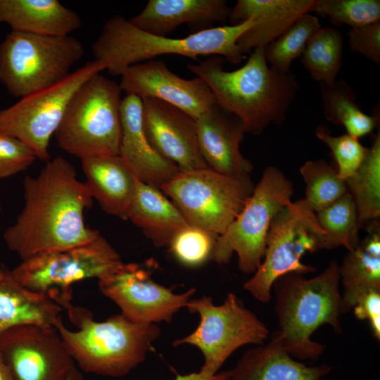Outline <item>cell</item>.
Listing matches in <instances>:
<instances>
[{"label":"cell","mask_w":380,"mask_h":380,"mask_svg":"<svg viewBox=\"0 0 380 380\" xmlns=\"http://www.w3.org/2000/svg\"><path fill=\"white\" fill-rule=\"evenodd\" d=\"M141 100L143 127L152 147L182 170L208 167L198 146L196 120L160 100Z\"/></svg>","instance_id":"e0dca14e"},{"label":"cell","mask_w":380,"mask_h":380,"mask_svg":"<svg viewBox=\"0 0 380 380\" xmlns=\"http://www.w3.org/2000/svg\"><path fill=\"white\" fill-rule=\"evenodd\" d=\"M123 263L119 253L99 233L87 243L21 260L11 272L22 285L49 296L63 308L71 303L74 283L90 278L101 279Z\"/></svg>","instance_id":"9c48e42d"},{"label":"cell","mask_w":380,"mask_h":380,"mask_svg":"<svg viewBox=\"0 0 380 380\" xmlns=\"http://www.w3.org/2000/svg\"><path fill=\"white\" fill-rule=\"evenodd\" d=\"M122 89L96 73L74 93L54 133L60 148L81 160L119 155Z\"/></svg>","instance_id":"8992f818"},{"label":"cell","mask_w":380,"mask_h":380,"mask_svg":"<svg viewBox=\"0 0 380 380\" xmlns=\"http://www.w3.org/2000/svg\"><path fill=\"white\" fill-rule=\"evenodd\" d=\"M1 23L13 31L63 36L80 28L82 21L57 0H0Z\"/></svg>","instance_id":"cb8c5ba5"},{"label":"cell","mask_w":380,"mask_h":380,"mask_svg":"<svg viewBox=\"0 0 380 380\" xmlns=\"http://www.w3.org/2000/svg\"><path fill=\"white\" fill-rule=\"evenodd\" d=\"M293 194L291 181L277 167H267L239 215L217 236L210 260L227 264L236 253L239 270L254 273L262 262L272 221Z\"/></svg>","instance_id":"8fae6325"},{"label":"cell","mask_w":380,"mask_h":380,"mask_svg":"<svg viewBox=\"0 0 380 380\" xmlns=\"http://www.w3.org/2000/svg\"><path fill=\"white\" fill-rule=\"evenodd\" d=\"M315 215L324 231L321 249L343 246L350 251L358 245L360 225L356 205L349 191Z\"/></svg>","instance_id":"f546056e"},{"label":"cell","mask_w":380,"mask_h":380,"mask_svg":"<svg viewBox=\"0 0 380 380\" xmlns=\"http://www.w3.org/2000/svg\"><path fill=\"white\" fill-rule=\"evenodd\" d=\"M128 220L158 247L168 246L175 234L189 225L177 206L159 189L138 179Z\"/></svg>","instance_id":"484cf974"},{"label":"cell","mask_w":380,"mask_h":380,"mask_svg":"<svg viewBox=\"0 0 380 380\" xmlns=\"http://www.w3.org/2000/svg\"><path fill=\"white\" fill-rule=\"evenodd\" d=\"M101 292L112 300L121 314L139 324L170 322L196 292V289L176 293L160 285L137 263H123L111 274L98 280Z\"/></svg>","instance_id":"9a60e30c"},{"label":"cell","mask_w":380,"mask_h":380,"mask_svg":"<svg viewBox=\"0 0 380 380\" xmlns=\"http://www.w3.org/2000/svg\"><path fill=\"white\" fill-rule=\"evenodd\" d=\"M84 53L72 36L13 31L0 43V82L15 97H24L68 77Z\"/></svg>","instance_id":"52a82bcc"},{"label":"cell","mask_w":380,"mask_h":380,"mask_svg":"<svg viewBox=\"0 0 380 380\" xmlns=\"http://www.w3.org/2000/svg\"><path fill=\"white\" fill-rule=\"evenodd\" d=\"M300 172L306 184L304 200L315 213L348 192L346 182L324 160L305 162Z\"/></svg>","instance_id":"d6a6232c"},{"label":"cell","mask_w":380,"mask_h":380,"mask_svg":"<svg viewBox=\"0 0 380 380\" xmlns=\"http://www.w3.org/2000/svg\"><path fill=\"white\" fill-rule=\"evenodd\" d=\"M230 376L231 370L218 372L211 376L205 375L198 372L184 375L177 374L174 380H229Z\"/></svg>","instance_id":"ab89813d"},{"label":"cell","mask_w":380,"mask_h":380,"mask_svg":"<svg viewBox=\"0 0 380 380\" xmlns=\"http://www.w3.org/2000/svg\"><path fill=\"white\" fill-rule=\"evenodd\" d=\"M331 371L322 364L295 360L274 338L248 350L231 370L229 380H321Z\"/></svg>","instance_id":"603a6c76"},{"label":"cell","mask_w":380,"mask_h":380,"mask_svg":"<svg viewBox=\"0 0 380 380\" xmlns=\"http://www.w3.org/2000/svg\"><path fill=\"white\" fill-rule=\"evenodd\" d=\"M35 158L25 144L16 138L0 134V179L25 170Z\"/></svg>","instance_id":"8d00e7d4"},{"label":"cell","mask_w":380,"mask_h":380,"mask_svg":"<svg viewBox=\"0 0 380 380\" xmlns=\"http://www.w3.org/2000/svg\"><path fill=\"white\" fill-rule=\"evenodd\" d=\"M120 118L119 156L139 180L160 189L180 169L162 157L148 141L143 127L141 99L135 95L123 98Z\"/></svg>","instance_id":"d6986e66"},{"label":"cell","mask_w":380,"mask_h":380,"mask_svg":"<svg viewBox=\"0 0 380 380\" xmlns=\"http://www.w3.org/2000/svg\"><path fill=\"white\" fill-rule=\"evenodd\" d=\"M348 37L352 51L375 63H380V22L350 27Z\"/></svg>","instance_id":"74e56055"},{"label":"cell","mask_w":380,"mask_h":380,"mask_svg":"<svg viewBox=\"0 0 380 380\" xmlns=\"http://www.w3.org/2000/svg\"><path fill=\"white\" fill-rule=\"evenodd\" d=\"M356 205L360 225L380 216V133L374 134L372 144L357 170L346 181Z\"/></svg>","instance_id":"f1b7e54d"},{"label":"cell","mask_w":380,"mask_h":380,"mask_svg":"<svg viewBox=\"0 0 380 380\" xmlns=\"http://www.w3.org/2000/svg\"><path fill=\"white\" fill-rule=\"evenodd\" d=\"M316 0H238L228 20L237 25L250 18L254 25L239 39L237 46L244 55L265 47L284 33L300 16L312 13Z\"/></svg>","instance_id":"ffe728a7"},{"label":"cell","mask_w":380,"mask_h":380,"mask_svg":"<svg viewBox=\"0 0 380 380\" xmlns=\"http://www.w3.org/2000/svg\"><path fill=\"white\" fill-rule=\"evenodd\" d=\"M312 12L327 16L336 26L355 27L380 22V1L316 0Z\"/></svg>","instance_id":"836d02e7"},{"label":"cell","mask_w":380,"mask_h":380,"mask_svg":"<svg viewBox=\"0 0 380 380\" xmlns=\"http://www.w3.org/2000/svg\"><path fill=\"white\" fill-rule=\"evenodd\" d=\"M315 135L331 150L337 163V173L341 179L346 181L357 170L365 158L368 147L348 134L331 135L324 125L316 127Z\"/></svg>","instance_id":"d590c367"},{"label":"cell","mask_w":380,"mask_h":380,"mask_svg":"<svg viewBox=\"0 0 380 380\" xmlns=\"http://www.w3.org/2000/svg\"><path fill=\"white\" fill-rule=\"evenodd\" d=\"M1 211V198H0V213Z\"/></svg>","instance_id":"7bdbcfd3"},{"label":"cell","mask_w":380,"mask_h":380,"mask_svg":"<svg viewBox=\"0 0 380 380\" xmlns=\"http://www.w3.org/2000/svg\"><path fill=\"white\" fill-rule=\"evenodd\" d=\"M342 56L341 32L332 27H321L308 42L301 62L315 81L330 84L337 80Z\"/></svg>","instance_id":"4dcf8cb0"},{"label":"cell","mask_w":380,"mask_h":380,"mask_svg":"<svg viewBox=\"0 0 380 380\" xmlns=\"http://www.w3.org/2000/svg\"><path fill=\"white\" fill-rule=\"evenodd\" d=\"M318 18L305 13L284 33L265 47L269 65L284 72H290L292 61L301 56L308 42L321 28Z\"/></svg>","instance_id":"1f68e13d"},{"label":"cell","mask_w":380,"mask_h":380,"mask_svg":"<svg viewBox=\"0 0 380 380\" xmlns=\"http://www.w3.org/2000/svg\"><path fill=\"white\" fill-rule=\"evenodd\" d=\"M185 308L199 315V324L192 333L176 339L172 345L189 344L198 348L204 357L199 372L205 375L217 373L240 347L262 345L270 335L266 325L232 292L220 305H215L212 297L204 295L191 298Z\"/></svg>","instance_id":"7c38bea8"},{"label":"cell","mask_w":380,"mask_h":380,"mask_svg":"<svg viewBox=\"0 0 380 380\" xmlns=\"http://www.w3.org/2000/svg\"><path fill=\"white\" fill-rule=\"evenodd\" d=\"M65 380H84V379L82 372L75 367L70 371Z\"/></svg>","instance_id":"b9f144b4"},{"label":"cell","mask_w":380,"mask_h":380,"mask_svg":"<svg viewBox=\"0 0 380 380\" xmlns=\"http://www.w3.org/2000/svg\"><path fill=\"white\" fill-rule=\"evenodd\" d=\"M249 175L229 176L209 167L182 170L160 187L189 225L221 235L255 188Z\"/></svg>","instance_id":"30bf717a"},{"label":"cell","mask_w":380,"mask_h":380,"mask_svg":"<svg viewBox=\"0 0 380 380\" xmlns=\"http://www.w3.org/2000/svg\"><path fill=\"white\" fill-rule=\"evenodd\" d=\"M77 330L59 317L53 327L79 369L98 375L122 377L142 363L160 329L156 324L136 323L122 314L98 322L92 312L70 303L64 307Z\"/></svg>","instance_id":"5b68a950"},{"label":"cell","mask_w":380,"mask_h":380,"mask_svg":"<svg viewBox=\"0 0 380 380\" xmlns=\"http://www.w3.org/2000/svg\"><path fill=\"white\" fill-rule=\"evenodd\" d=\"M319 84L324 115L327 120L343 125L348 134L357 139L372 132L379 122V115L363 112L350 85L341 80L330 84Z\"/></svg>","instance_id":"83f0119b"},{"label":"cell","mask_w":380,"mask_h":380,"mask_svg":"<svg viewBox=\"0 0 380 380\" xmlns=\"http://www.w3.org/2000/svg\"><path fill=\"white\" fill-rule=\"evenodd\" d=\"M255 23L250 18L237 25L210 27L182 38H170L144 32L118 15L106 21L92 45V53L110 75L120 76L133 65L168 54L194 60L200 56L218 55L239 64L244 55L237 42Z\"/></svg>","instance_id":"3957f363"},{"label":"cell","mask_w":380,"mask_h":380,"mask_svg":"<svg viewBox=\"0 0 380 380\" xmlns=\"http://www.w3.org/2000/svg\"><path fill=\"white\" fill-rule=\"evenodd\" d=\"M355 317L367 320L372 335L380 340V289H372L360 295L353 308Z\"/></svg>","instance_id":"f35d334b"},{"label":"cell","mask_w":380,"mask_h":380,"mask_svg":"<svg viewBox=\"0 0 380 380\" xmlns=\"http://www.w3.org/2000/svg\"><path fill=\"white\" fill-rule=\"evenodd\" d=\"M341 291L346 313L353 308L357 298L372 290L380 289V225L372 220L367 234L348 252L339 266Z\"/></svg>","instance_id":"4316f807"},{"label":"cell","mask_w":380,"mask_h":380,"mask_svg":"<svg viewBox=\"0 0 380 380\" xmlns=\"http://www.w3.org/2000/svg\"><path fill=\"white\" fill-rule=\"evenodd\" d=\"M217 236L189 224L175 234L168 247L180 263L188 267H197L210 259Z\"/></svg>","instance_id":"e575fe53"},{"label":"cell","mask_w":380,"mask_h":380,"mask_svg":"<svg viewBox=\"0 0 380 380\" xmlns=\"http://www.w3.org/2000/svg\"><path fill=\"white\" fill-rule=\"evenodd\" d=\"M23 198L22 210L3 234L21 260L87 243L100 233L84 221L92 196L63 157L46 162L37 175L25 177Z\"/></svg>","instance_id":"6da1fadb"},{"label":"cell","mask_w":380,"mask_h":380,"mask_svg":"<svg viewBox=\"0 0 380 380\" xmlns=\"http://www.w3.org/2000/svg\"><path fill=\"white\" fill-rule=\"evenodd\" d=\"M0 380H13L0 354Z\"/></svg>","instance_id":"60d3db41"},{"label":"cell","mask_w":380,"mask_h":380,"mask_svg":"<svg viewBox=\"0 0 380 380\" xmlns=\"http://www.w3.org/2000/svg\"><path fill=\"white\" fill-rule=\"evenodd\" d=\"M198 144L208 167L229 176H247L253 170L240 151L245 130L240 120L218 104L196 120Z\"/></svg>","instance_id":"ac0fdd59"},{"label":"cell","mask_w":380,"mask_h":380,"mask_svg":"<svg viewBox=\"0 0 380 380\" xmlns=\"http://www.w3.org/2000/svg\"><path fill=\"white\" fill-rule=\"evenodd\" d=\"M92 198L107 213L128 220L137 177L119 155H108L81 160Z\"/></svg>","instance_id":"7402d4cb"},{"label":"cell","mask_w":380,"mask_h":380,"mask_svg":"<svg viewBox=\"0 0 380 380\" xmlns=\"http://www.w3.org/2000/svg\"><path fill=\"white\" fill-rule=\"evenodd\" d=\"M63 310L49 296L19 283L11 270L0 267V334L23 324L53 327Z\"/></svg>","instance_id":"d4e9b609"},{"label":"cell","mask_w":380,"mask_h":380,"mask_svg":"<svg viewBox=\"0 0 380 380\" xmlns=\"http://www.w3.org/2000/svg\"><path fill=\"white\" fill-rule=\"evenodd\" d=\"M223 60L213 56L187 68L203 80L218 105L241 122L245 132L260 134L267 127L281 124L300 86L294 75L270 67L265 47L253 49L241 68L226 71Z\"/></svg>","instance_id":"7a4b0ae2"},{"label":"cell","mask_w":380,"mask_h":380,"mask_svg":"<svg viewBox=\"0 0 380 380\" xmlns=\"http://www.w3.org/2000/svg\"><path fill=\"white\" fill-rule=\"evenodd\" d=\"M339 266L333 260L312 278L289 273L274 283L279 329L271 337L291 356L300 360L319 357L324 346L311 338L322 325H330L338 334L343 333L341 318L346 311L339 288Z\"/></svg>","instance_id":"277c9868"},{"label":"cell","mask_w":380,"mask_h":380,"mask_svg":"<svg viewBox=\"0 0 380 380\" xmlns=\"http://www.w3.org/2000/svg\"><path fill=\"white\" fill-rule=\"evenodd\" d=\"M0 354L13 380H65L77 367L54 327H13L0 334Z\"/></svg>","instance_id":"5bb4252c"},{"label":"cell","mask_w":380,"mask_h":380,"mask_svg":"<svg viewBox=\"0 0 380 380\" xmlns=\"http://www.w3.org/2000/svg\"><path fill=\"white\" fill-rule=\"evenodd\" d=\"M323 235L315 213L304 198L289 202L273 218L262 262L243 288L258 301L267 303L277 279L289 273L304 275L316 270L303 263L301 258L306 253L321 249Z\"/></svg>","instance_id":"ba28073f"},{"label":"cell","mask_w":380,"mask_h":380,"mask_svg":"<svg viewBox=\"0 0 380 380\" xmlns=\"http://www.w3.org/2000/svg\"><path fill=\"white\" fill-rule=\"evenodd\" d=\"M127 95L153 98L169 103L194 120L215 108L214 95L198 77L186 80L172 72L161 61L150 60L129 67L119 83Z\"/></svg>","instance_id":"2e32d148"},{"label":"cell","mask_w":380,"mask_h":380,"mask_svg":"<svg viewBox=\"0 0 380 380\" xmlns=\"http://www.w3.org/2000/svg\"><path fill=\"white\" fill-rule=\"evenodd\" d=\"M230 11L224 0H149L129 21L144 32L165 37L182 24L200 27L225 23Z\"/></svg>","instance_id":"44dd1931"},{"label":"cell","mask_w":380,"mask_h":380,"mask_svg":"<svg viewBox=\"0 0 380 380\" xmlns=\"http://www.w3.org/2000/svg\"><path fill=\"white\" fill-rule=\"evenodd\" d=\"M105 70L102 62L89 61L61 82L0 110V134L18 139L30 148L36 158L47 162L51 159L50 139L71 97L86 80Z\"/></svg>","instance_id":"4fadbf2b"}]
</instances>
